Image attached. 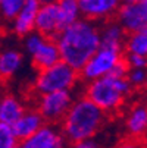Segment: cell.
Here are the masks:
<instances>
[{
  "instance_id": "6da1fadb",
  "label": "cell",
  "mask_w": 147,
  "mask_h": 148,
  "mask_svg": "<svg viewBox=\"0 0 147 148\" xmlns=\"http://www.w3.org/2000/svg\"><path fill=\"white\" fill-rule=\"evenodd\" d=\"M60 60L79 71L100 47V24L87 18H79L63 28L56 37Z\"/></svg>"
},
{
  "instance_id": "7a4b0ae2",
  "label": "cell",
  "mask_w": 147,
  "mask_h": 148,
  "mask_svg": "<svg viewBox=\"0 0 147 148\" xmlns=\"http://www.w3.org/2000/svg\"><path fill=\"white\" fill-rule=\"evenodd\" d=\"M106 122V113L86 95L75 97L69 110L60 122V131L68 142L96 136Z\"/></svg>"
},
{
  "instance_id": "3957f363",
  "label": "cell",
  "mask_w": 147,
  "mask_h": 148,
  "mask_svg": "<svg viewBox=\"0 0 147 148\" xmlns=\"http://www.w3.org/2000/svg\"><path fill=\"white\" fill-rule=\"evenodd\" d=\"M131 85L125 78L104 75L101 78L86 82L84 95L91 100L104 113H116L125 103L131 91Z\"/></svg>"
},
{
  "instance_id": "277c9868",
  "label": "cell",
  "mask_w": 147,
  "mask_h": 148,
  "mask_svg": "<svg viewBox=\"0 0 147 148\" xmlns=\"http://www.w3.org/2000/svg\"><path fill=\"white\" fill-rule=\"evenodd\" d=\"M78 82H79L78 71L69 66L63 60H59L55 65L38 71L34 79L32 90L35 91L37 95L50 91L74 90Z\"/></svg>"
},
{
  "instance_id": "5b68a950",
  "label": "cell",
  "mask_w": 147,
  "mask_h": 148,
  "mask_svg": "<svg viewBox=\"0 0 147 148\" xmlns=\"http://www.w3.org/2000/svg\"><path fill=\"white\" fill-rule=\"evenodd\" d=\"M24 49L37 71L49 68L60 60V53L55 38L44 37L37 31L24 37Z\"/></svg>"
},
{
  "instance_id": "8992f818",
  "label": "cell",
  "mask_w": 147,
  "mask_h": 148,
  "mask_svg": "<svg viewBox=\"0 0 147 148\" xmlns=\"http://www.w3.org/2000/svg\"><path fill=\"white\" fill-rule=\"evenodd\" d=\"M75 100V94L72 90H60L50 91L44 94H38L35 109L44 119L46 123L59 125L69 110L71 104Z\"/></svg>"
},
{
  "instance_id": "52a82bcc",
  "label": "cell",
  "mask_w": 147,
  "mask_h": 148,
  "mask_svg": "<svg viewBox=\"0 0 147 148\" xmlns=\"http://www.w3.org/2000/svg\"><path fill=\"white\" fill-rule=\"evenodd\" d=\"M122 57H124V50L100 46L97 49V51L86 62V65L78 71L79 81L90 82L93 79L108 75L110 72V69Z\"/></svg>"
},
{
  "instance_id": "ba28073f",
  "label": "cell",
  "mask_w": 147,
  "mask_h": 148,
  "mask_svg": "<svg viewBox=\"0 0 147 148\" xmlns=\"http://www.w3.org/2000/svg\"><path fill=\"white\" fill-rule=\"evenodd\" d=\"M66 144L59 125L44 123L34 135L19 141L16 148H66Z\"/></svg>"
},
{
  "instance_id": "9c48e42d",
  "label": "cell",
  "mask_w": 147,
  "mask_h": 148,
  "mask_svg": "<svg viewBox=\"0 0 147 148\" xmlns=\"http://www.w3.org/2000/svg\"><path fill=\"white\" fill-rule=\"evenodd\" d=\"M113 19L127 34L147 28V2H122Z\"/></svg>"
},
{
  "instance_id": "30bf717a",
  "label": "cell",
  "mask_w": 147,
  "mask_h": 148,
  "mask_svg": "<svg viewBox=\"0 0 147 148\" xmlns=\"http://www.w3.org/2000/svg\"><path fill=\"white\" fill-rule=\"evenodd\" d=\"M82 18L91 19L97 24L113 19L122 0H78Z\"/></svg>"
},
{
  "instance_id": "8fae6325",
  "label": "cell",
  "mask_w": 147,
  "mask_h": 148,
  "mask_svg": "<svg viewBox=\"0 0 147 148\" xmlns=\"http://www.w3.org/2000/svg\"><path fill=\"white\" fill-rule=\"evenodd\" d=\"M34 31L50 38H55L59 34L60 29L57 19V6L55 0L53 2H41L35 16Z\"/></svg>"
},
{
  "instance_id": "7c38bea8",
  "label": "cell",
  "mask_w": 147,
  "mask_h": 148,
  "mask_svg": "<svg viewBox=\"0 0 147 148\" xmlns=\"http://www.w3.org/2000/svg\"><path fill=\"white\" fill-rule=\"evenodd\" d=\"M40 5H41V0H25L24 5L21 6L15 18L10 21L12 32L16 37L24 38L25 35L34 31L35 16H37Z\"/></svg>"
},
{
  "instance_id": "4fadbf2b",
  "label": "cell",
  "mask_w": 147,
  "mask_h": 148,
  "mask_svg": "<svg viewBox=\"0 0 147 148\" xmlns=\"http://www.w3.org/2000/svg\"><path fill=\"white\" fill-rule=\"evenodd\" d=\"M44 123H46L44 119L41 117V114L38 113V110L35 107H31V109L27 107L24 110V113L19 116V119L12 125V131L19 142V141H24L28 136L34 135Z\"/></svg>"
},
{
  "instance_id": "5bb4252c",
  "label": "cell",
  "mask_w": 147,
  "mask_h": 148,
  "mask_svg": "<svg viewBox=\"0 0 147 148\" xmlns=\"http://www.w3.org/2000/svg\"><path fill=\"white\" fill-rule=\"evenodd\" d=\"M24 65V54L18 49L9 47L0 50V81L12 79Z\"/></svg>"
},
{
  "instance_id": "9a60e30c",
  "label": "cell",
  "mask_w": 147,
  "mask_h": 148,
  "mask_svg": "<svg viewBox=\"0 0 147 148\" xmlns=\"http://www.w3.org/2000/svg\"><path fill=\"white\" fill-rule=\"evenodd\" d=\"M27 106L18 95L8 92L0 95V122L12 126L24 113Z\"/></svg>"
},
{
  "instance_id": "2e32d148",
  "label": "cell",
  "mask_w": 147,
  "mask_h": 148,
  "mask_svg": "<svg viewBox=\"0 0 147 148\" xmlns=\"http://www.w3.org/2000/svg\"><path fill=\"white\" fill-rule=\"evenodd\" d=\"M125 37L127 32L115 19H109L100 24V46L124 50Z\"/></svg>"
},
{
  "instance_id": "e0dca14e",
  "label": "cell",
  "mask_w": 147,
  "mask_h": 148,
  "mask_svg": "<svg viewBox=\"0 0 147 148\" xmlns=\"http://www.w3.org/2000/svg\"><path fill=\"white\" fill-rule=\"evenodd\" d=\"M125 129L133 138H141L147 134V104H137L127 114Z\"/></svg>"
},
{
  "instance_id": "ac0fdd59",
  "label": "cell",
  "mask_w": 147,
  "mask_h": 148,
  "mask_svg": "<svg viewBox=\"0 0 147 148\" xmlns=\"http://www.w3.org/2000/svg\"><path fill=\"white\" fill-rule=\"evenodd\" d=\"M55 2L57 6V19H59L60 31L69 27L71 24H74L75 21H78L82 16L78 0H55Z\"/></svg>"
},
{
  "instance_id": "d6986e66",
  "label": "cell",
  "mask_w": 147,
  "mask_h": 148,
  "mask_svg": "<svg viewBox=\"0 0 147 148\" xmlns=\"http://www.w3.org/2000/svg\"><path fill=\"white\" fill-rule=\"evenodd\" d=\"M124 51L147 57V28L128 32L124 41Z\"/></svg>"
},
{
  "instance_id": "ffe728a7",
  "label": "cell",
  "mask_w": 147,
  "mask_h": 148,
  "mask_svg": "<svg viewBox=\"0 0 147 148\" xmlns=\"http://www.w3.org/2000/svg\"><path fill=\"white\" fill-rule=\"evenodd\" d=\"M24 2L25 0H2V3H0V16L5 21L10 22L18 13V10L21 9V6L24 5Z\"/></svg>"
},
{
  "instance_id": "44dd1931",
  "label": "cell",
  "mask_w": 147,
  "mask_h": 148,
  "mask_svg": "<svg viewBox=\"0 0 147 148\" xmlns=\"http://www.w3.org/2000/svg\"><path fill=\"white\" fill-rule=\"evenodd\" d=\"M127 79L133 88H141L147 85V68L130 69L127 73Z\"/></svg>"
},
{
  "instance_id": "7402d4cb",
  "label": "cell",
  "mask_w": 147,
  "mask_h": 148,
  "mask_svg": "<svg viewBox=\"0 0 147 148\" xmlns=\"http://www.w3.org/2000/svg\"><path fill=\"white\" fill-rule=\"evenodd\" d=\"M18 139L12 131V126L0 122V148H15Z\"/></svg>"
},
{
  "instance_id": "603a6c76",
  "label": "cell",
  "mask_w": 147,
  "mask_h": 148,
  "mask_svg": "<svg viewBox=\"0 0 147 148\" xmlns=\"http://www.w3.org/2000/svg\"><path fill=\"white\" fill-rule=\"evenodd\" d=\"M125 62L130 69H135V68H147V57L146 56H140V54H134V53H127V56L124 57Z\"/></svg>"
},
{
  "instance_id": "cb8c5ba5",
  "label": "cell",
  "mask_w": 147,
  "mask_h": 148,
  "mask_svg": "<svg viewBox=\"0 0 147 148\" xmlns=\"http://www.w3.org/2000/svg\"><path fill=\"white\" fill-rule=\"evenodd\" d=\"M128 71H130V68H128V65H127V62H125V59L122 57L116 65L110 69V72L108 73V75H112V76H118V78H125L127 76V73H128Z\"/></svg>"
},
{
  "instance_id": "d4e9b609",
  "label": "cell",
  "mask_w": 147,
  "mask_h": 148,
  "mask_svg": "<svg viewBox=\"0 0 147 148\" xmlns=\"http://www.w3.org/2000/svg\"><path fill=\"white\" fill-rule=\"evenodd\" d=\"M74 148H101V147L93 136V138H86V139L74 142Z\"/></svg>"
},
{
  "instance_id": "484cf974",
  "label": "cell",
  "mask_w": 147,
  "mask_h": 148,
  "mask_svg": "<svg viewBox=\"0 0 147 148\" xmlns=\"http://www.w3.org/2000/svg\"><path fill=\"white\" fill-rule=\"evenodd\" d=\"M113 148H140L137 142H133V141H124L118 145H115Z\"/></svg>"
},
{
  "instance_id": "4316f807",
  "label": "cell",
  "mask_w": 147,
  "mask_h": 148,
  "mask_svg": "<svg viewBox=\"0 0 147 148\" xmlns=\"http://www.w3.org/2000/svg\"><path fill=\"white\" fill-rule=\"evenodd\" d=\"M122 2H127V3H134V2H147V0H122Z\"/></svg>"
},
{
  "instance_id": "83f0119b",
  "label": "cell",
  "mask_w": 147,
  "mask_h": 148,
  "mask_svg": "<svg viewBox=\"0 0 147 148\" xmlns=\"http://www.w3.org/2000/svg\"><path fill=\"white\" fill-rule=\"evenodd\" d=\"M41 2H53V0H41Z\"/></svg>"
},
{
  "instance_id": "f1b7e54d",
  "label": "cell",
  "mask_w": 147,
  "mask_h": 148,
  "mask_svg": "<svg viewBox=\"0 0 147 148\" xmlns=\"http://www.w3.org/2000/svg\"><path fill=\"white\" fill-rule=\"evenodd\" d=\"M0 3H2V0H0Z\"/></svg>"
},
{
  "instance_id": "f546056e",
  "label": "cell",
  "mask_w": 147,
  "mask_h": 148,
  "mask_svg": "<svg viewBox=\"0 0 147 148\" xmlns=\"http://www.w3.org/2000/svg\"><path fill=\"white\" fill-rule=\"evenodd\" d=\"M0 95H2V94H0Z\"/></svg>"
},
{
  "instance_id": "4dcf8cb0",
  "label": "cell",
  "mask_w": 147,
  "mask_h": 148,
  "mask_svg": "<svg viewBox=\"0 0 147 148\" xmlns=\"http://www.w3.org/2000/svg\"><path fill=\"white\" fill-rule=\"evenodd\" d=\"M15 148H16V147H15Z\"/></svg>"
}]
</instances>
